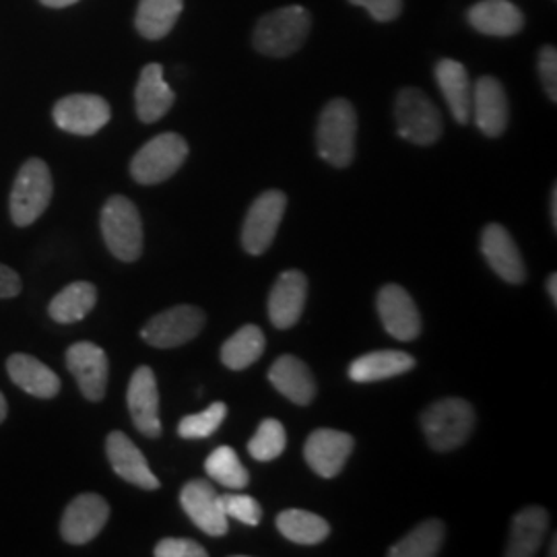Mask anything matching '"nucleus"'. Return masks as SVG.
<instances>
[{"label":"nucleus","instance_id":"a211bd4d","mask_svg":"<svg viewBox=\"0 0 557 557\" xmlns=\"http://www.w3.org/2000/svg\"><path fill=\"white\" fill-rule=\"evenodd\" d=\"M481 252L492 271L506 283L520 285L527 278V267L520 257L517 242L499 223H490L481 234Z\"/></svg>","mask_w":557,"mask_h":557},{"label":"nucleus","instance_id":"473e14b6","mask_svg":"<svg viewBox=\"0 0 557 557\" xmlns=\"http://www.w3.org/2000/svg\"><path fill=\"white\" fill-rule=\"evenodd\" d=\"M207 475L230 490H244L250 483V475L242 465L238 455L230 446L215 448L205 460Z\"/></svg>","mask_w":557,"mask_h":557},{"label":"nucleus","instance_id":"37998d69","mask_svg":"<svg viewBox=\"0 0 557 557\" xmlns=\"http://www.w3.org/2000/svg\"><path fill=\"white\" fill-rule=\"evenodd\" d=\"M549 209H552V225H554V230H557V186H554V190H552Z\"/></svg>","mask_w":557,"mask_h":557},{"label":"nucleus","instance_id":"f03ea898","mask_svg":"<svg viewBox=\"0 0 557 557\" xmlns=\"http://www.w3.org/2000/svg\"><path fill=\"white\" fill-rule=\"evenodd\" d=\"M356 108L343 98L329 101L320 114L317 128L320 158L335 168H347L356 158Z\"/></svg>","mask_w":557,"mask_h":557},{"label":"nucleus","instance_id":"72a5a7b5","mask_svg":"<svg viewBox=\"0 0 557 557\" xmlns=\"http://www.w3.org/2000/svg\"><path fill=\"white\" fill-rule=\"evenodd\" d=\"M287 446V434L283 423L277 419H264L255 434V438L248 442L250 457L259 462H269L283 455Z\"/></svg>","mask_w":557,"mask_h":557},{"label":"nucleus","instance_id":"a878e982","mask_svg":"<svg viewBox=\"0 0 557 557\" xmlns=\"http://www.w3.org/2000/svg\"><path fill=\"white\" fill-rule=\"evenodd\" d=\"M7 372L11 380L36 398H52L60 393V379L40 359L27 354H15L7 359Z\"/></svg>","mask_w":557,"mask_h":557},{"label":"nucleus","instance_id":"39448f33","mask_svg":"<svg viewBox=\"0 0 557 557\" xmlns=\"http://www.w3.org/2000/svg\"><path fill=\"white\" fill-rule=\"evenodd\" d=\"M52 176L50 168L44 161L34 158L21 165L20 174L13 182L11 190V220L15 225L25 227L40 220L41 213L48 209L52 200Z\"/></svg>","mask_w":557,"mask_h":557},{"label":"nucleus","instance_id":"7ed1b4c3","mask_svg":"<svg viewBox=\"0 0 557 557\" xmlns=\"http://www.w3.org/2000/svg\"><path fill=\"white\" fill-rule=\"evenodd\" d=\"M421 428L434 450L448 453L471 436L475 411L465 398H442L421 413Z\"/></svg>","mask_w":557,"mask_h":557},{"label":"nucleus","instance_id":"f3484780","mask_svg":"<svg viewBox=\"0 0 557 557\" xmlns=\"http://www.w3.org/2000/svg\"><path fill=\"white\" fill-rule=\"evenodd\" d=\"M471 119L475 120L479 131L485 137L496 139L504 135L508 120H510V106L504 85L496 77H481L473 87V101H471Z\"/></svg>","mask_w":557,"mask_h":557},{"label":"nucleus","instance_id":"412c9836","mask_svg":"<svg viewBox=\"0 0 557 557\" xmlns=\"http://www.w3.org/2000/svg\"><path fill=\"white\" fill-rule=\"evenodd\" d=\"M176 101V94L163 79V66L158 62L147 64L140 71L139 83L135 89L137 116L145 124H153L163 119Z\"/></svg>","mask_w":557,"mask_h":557},{"label":"nucleus","instance_id":"393cba45","mask_svg":"<svg viewBox=\"0 0 557 557\" xmlns=\"http://www.w3.org/2000/svg\"><path fill=\"white\" fill-rule=\"evenodd\" d=\"M436 81L455 120L458 124H467L471 120L473 101V85L467 69L458 60H440L436 64Z\"/></svg>","mask_w":557,"mask_h":557},{"label":"nucleus","instance_id":"dca6fc26","mask_svg":"<svg viewBox=\"0 0 557 557\" xmlns=\"http://www.w3.org/2000/svg\"><path fill=\"white\" fill-rule=\"evenodd\" d=\"M380 320L388 335L398 341H413L421 333V317L413 298L400 285L388 283L379 292Z\"/></svg>","mask_w":557,"mask_h":557},{"label":"nucleus","instance_id":"2eb2a0df","mask_svg":"<svg viewBox=\"0 0 557 557\" xmlns=\"http://www.w3.org/2000/svg\"><path fill=\"white\" fill-rule=\"evenodd\" d=\"M356 442L338 430H314L304 446V457L310 469L324 479L337 478L347 458L351 457Z\"/></svg>","mask_w":557,"mask_h":557},{"label":"nucleus","instance_id":"79ce46f5","mask_svg":"<svg viewBox=\"0 0 557 557\" xmlns=\"http://www.w3.org/2000/svg\"><path fill=\"white\" fill-rule=\"evenodd\" d=\"M40 2L46 4V7H52V9H64V7H71V4H75L79 0H40Z\"/></svg>","mask_w":557,"mask_h":557},{"label":"nucleus","instance_id":"2f4dec72","mask_svg":"<svg viewBox=\"0 0 557 557\" xmlns=\"http://www.w3.org/2000/svg\"><path fill=\"white\" fill-rule=\"evenodd\" d=\"M446 537V527L438 518H430L416 527L407 537L391 547V557H434Z\"/></svg>","mask_w":557,"mask_h":557},{"label":"nucleus","instance_id":"58836bf2","mask_svg":"<svg viewBox=\"0 0 557 557\" xmlns=\"http://www.w3.org/2000/svg\"><path fill=\"white\" fill-rule=\"evenodd\" d=\"M349 2L363 7L379 23L397 20L403 11V0H349Z\"/></svg>","mask_w":557,"mask_h":557},{"label":"nucleus","instance_id":"423d86ee","mask_svg":"<svg viewBox=\"0 0 557 557\" xmlns=\"http://www.w3.org/2000/svg\"><path fill=\"white\" fill-rule=\"evenodd\" d=\"M395 120L398 137L421 147L436 143L444 131V122L436 103L416 87H405L398 91Z\"/></svg>","mask_w":557,"mask_h":557},{"label":"nucleus","instance_id":"ea45409f","mask_svg":"<svg viewBox=\"0 0 557 557\" xmlns=\"http://www.w3.org/2000/svg\"><path fill=\"white\" fill-rule=\"evenodd\" d=\"M21 294V277L7 264H0V299L15 298Z\"/></svg>","mask_w":557,"mask_h":557},{"label":"nucleus","instance_id":"b1692460","mask_svg":"<svg viewBox=\"0 0 557 557\" xmlns=\"http://www.w3.org/2000/svg\"><path fill=\"white\" fill-rule=\"evenodd\" d=\"M549 529V512L541 506H529L512 518L510 539L506 547L508 557L537 556Z\"/></svg>","mask_w":557,"mask_h":557},{"label":"nucleus","instance_id":"a19ab883","mask_svg":"<svg viewBox=\"0 0 557 557\" xmlns=\"http://www.w3.org/2000/svg\"><path fill=\"white\" fill-rule=\"evenodd\" d=\"M547 294L552 296L554 306H557V273H552L549 278H547Z\"/></svg>","mask_w":557,"mask_h":557},{"label":"nucleus","instance_id":"f704fd0d","mask_svg":"<svg viewBox=\"0 0 557 557\" xmlns=\"http://www.w3.org/2000/svg\"><path fill=\"white\" fill-rule=\"evenodd\" d=\"M227 416V405L225 403H213L209 405L205 411L195 413V416H186L182 418L178 425L180 438L184 440H202L213 436L223 423V419Z\"/></svg>","mask_w":557,"mask_h":557},{"label":"nucleus","instance_id":"6ab92c4d","mask_svg":"<svg viewBox=\"0 0 557 557\" xmlns=\"http://www.w3.org/2000/svg\"><path fill=\"white\" fill-rule=\"evenodd\" d=\"M106 455L119 478L143 490H160V479L153 475L147 458L126 434L112 432L106 440Z\"/></svg>","mask_w":557,"mask_h":557},{"label":"nucleus","instance_id":"4c0bfd02","mask_svg":"<svg viewBox=\"0 0 557 557\" xmlns=\"http://www.w3.org/2000/svg\"><path fill=\"white\" fill-rule=\"evenodd\" d=\"M539 77L549 100L557 101V52L554 46H545L539 54Z\"/></svg>","mask_w":557,"mask_h":557},{"label":"nucleus","instance_id":"cd10ccee","mask_svg":"<svg viewBox=\"0 0 557 557\" xmlns=\"http://www.w3.org/2000/svg\"><path fill=\"white\" fill-rule=\"evenodd\" d=\"M98 304V289L89 281H75L54 296L48 306L50 319L60 324H71L85 319Z\"/></svg>","mask_w":557,"mask_h":557},{"label":"nucleus","instance_id":"c9c22d12","mask_svg":"<svg viewBox=\"0 0 557 557\" xmlns=\"http://www.w3.org/2000/svg\"><path fill=\"white\" fill-rule=\"evenodd\" d=\"M223 512L227 518H236L242 524L248 527H257L262 518V508L259 502L250 496H242V494H225L220 496Z\"/></svg>","mask_w":557,"mask_h":557},{"label":"nucleus","instance_id":"4468645a","mask_svg":"<svg viewBox=\"0 0 557 557\" xmlns=\"http://www.w3.org/2000/svg\"><path fill=\"white\" fill-rule=\"evenodd\" d=\"M128 411L135 428L147 438H160V393L158 380L149 366H140L135 370L131 384H128Z\"/></svg>","mask_w":557,"mask_h":557},{"label":"nucleus","instance_id":"e433bc0d","mask_svg":"<svg viewBox=\"0 0 557 557\" xmlns=\"http://www.w3.org/2000/svg\"><path fill=\"white\" fill-rule=\"evenodd\" d=\"M156 557H207V549L193 539L168 537L153 549Z\"/></svg>","mask_w":557,"mask_h":557},{"label":"nucleus","instance_id":"a18cd8bd","mask_svg":"<svg viewBox=\"0 0 557 557\" xmlns=\"http://www.w3.org/2000/svg\"><path fill=\"white\" fill-rule=\"evenodd\" d=\"M556 547H557V539L554 537V541H552V556H557Z\"/></svg>","mask_w":557,"mask_h":557},{"label":"nucleus","instance_id":"5701e85b","mask_svg":"<svg viewBox=\"0 0 557 557\" xmlns=\"http://www.w3.org/2000/svg\"><path fill=\"white\" fill-rule=\"evenodd\" d=\"M269 382L296 405H310L317 397V380L296 356H281L269 370Z\"/></svg>","mask_w":557,"mask_h":557},{"label":"nucleus","instance_id":"c756f323","mask_svg":"<svg viewBox=\"0 0 557 557\" xmlns=\"http://www.w3.org/2000/svg\"><path fill=\"white\" fill-rule=\"evenodd\" d=\"M264 347V333L257 324H246L223 343L221 361L230 370H246L262 358Z\"/></svg>","mask_w":557,"mask_h":557},{"label":"nucleus","instance_id":"9d476101","mask_svg":"<svg viewBox=\"0 0 557 557\" xmlns=\"http://www.w3.org/2000/svg\"><path fill=\"white\" fill-rule=\"evenodd\" d=\"M52 116L57 126L64 133L91 137L100 133L101 128L110 122L112 110H110V103L100 96L75 94L57 101Z\"/></svg>","mask_w":557,"mask_h":557},{"label":"nucleus","instance_id":"0eeeda50","mask_svg":"<svg viewBox=\"0 0 557 557\" xmlns=\"http://www.w3.org/2000/svg\"><path fill=\"white\" fill-rule=\"evenodd\" d=\"M188 158V143L176 133H163L145 143L131 161V176L143 186L172 178Z\"/></svg>","mask_w":557,"mask_h":557},{"label":"nucleus","instance_id":"1a4fd4ad","mask_svg":"<svg viewBox=\"0 0 557 557\" xmlns=\"http://www.w3.org/2000/svg\"><path fill=\"white\" fill-rule=\"evenodd\" d=\"M285 209L287 197L281 190H267L252 202L242 227V246L248 255L259 257L271 248Z\"/></svg>","mask_w":557,"mask_h":557},{"label":"nucleus","instance_id":"c03bdc74","mask_svg":"<svg viewBox=\"0 0 557 557\" xmlns=\"http://www.w3.org/2000/svg\"><path fill=\"white\" fill-rule=\"evenodd\" d=\"M7 400H4V397H2V393H0V423L7 419Z\"/></svg>","mask_w":557,"mask_h":557},{"label":"nucleus","instance_id":"aec40b11","mask_svg":"<svg viewBox=\"0 0 557 557\" xmlns=\"http://www.w3.org/2000/svg\"><path fill=\"white\" fill-rule=\"evenodd\" d=\"M308 298V278L301 271H285L271 289L269 319L281 331L292 329L304 312Z\"/></svg>","mask_w":557,"mask_h":557},{"label":"nucleus","instance_id":"f257e3e1","mask_svg":"<svg viewBox=\"0 0 557 557\" xmlns=\"http://www.w3.org/2000/svg\"><path fill=\"white\" fill-rule=\"evenodd\" d=\"M312 27L308 9L292 4L260 17L255 29V48L264 57L283 59L298 52Z\"/></svg>","mask_w":557,"mask_h":557},{"label":"nucleus","instance_id":"7c9ffc66","mask_svg":"<svg viewBox=\"0 0 557 557\" xmlns=\"http://www.w3.org/2000/svg\"><path fill=\"white\" fill-rule=\"evenodd\" d=\"M278 533L298 545H319L331 535V524L308 510H285L277 517Z\"/></svg>","mask_w":557,"mask_h":557},{"label":"nucleus","instance_id":"6e6552de","mask_svg":"<svg viewBox=\"0 0 557 557\" xmlns=\"http://www.w3.org/2000/svg\"><path fill=\"white\" fill-rule=\"evenodd\" d=\"M207 317L197 306H174L149 320L143 326L140 337L151 347L174 349L199 337Z\"/></svg>","mask_w":557,"mask_h":557},{"label":"nucleus","instance_id":"20e7f679","mask_svg":"<svg viewBox=\"0 0 557 557\" xmlns=\"http://www.w3.org/2000/svg\"><path fill=\"white\" fill-rule=\"evenodd\" d=\"M101 234L108 250L122 260L135 262L143 255V221L139 209L126 197H112L101 209Z\"/></svg>","mask_w":557,"mask_h":557},{"label":"nucleus","instance_id":"4be33fe9","mask_svg":"<svg viewBox=\"0 0 557 557\" xmlns=\"http://www.w3.org/2000/svg\"><path fill=\"white\" fill-rule=\"evenodd\" d=\"M469 23L483 36L510 38L524 27V15L510 0H481L467 13Z\"/></svg>","mask_w":557,"mask_h":557},{"label":"nucleus","instance_id":"ddd939ff","mask_svg":"<svg viewBox=\"0 0 557 557\" xmlns=\"http://www.w3.org/2000/svg\"><path fill=\"white\" fill-rule=\"evenodd\" d=\"M66 368L77 380L83 397L94 400V403L106 397L110 363H108V356L100 345L89 343V341H81V343L71 345L66 351Z\"/></svg>","mask_w":557,"mask_h":557},{"label":"nucleus","instance_id":"9b49d317","mask_svg":"<svg viewBox=\"0 0 557 557\" xmlns=\"http://www.w3.org/2000/svg\"><path fill=\"white\" fill-rule=\"evenodd\" d=\"M180 504L186 517L209 537H223L230 529L221 506L220 494L209 481L193 479L180 492Z\"/></svg>","mask_w":557,"mask_h":557},{"label":"nucleus","instance_id":"bb28decb","mask_svg":"<svg viewBox=\"0 0 557 557\" xmlns=\"http://www.w3.org/2000/svg\"><path fill=\"white\" fill-rule=\"evenodd\" d=\"M413 368H416L413 356L397 349H384V351H372L368 356H361L356 361H351L349 379L358 384H368V382L395 379L411 372Z\"/></svg>","mask_w":557,"mask_h":557},{"label":"nucleus","instance_id":"c85d7f7f","mask_svg":"<svg viewBox=\"0 0 557 557\" xmlns=\"http://www.w3.org/2000/svg\"><path fill=\"white\" fill-rule=\"evenodd\" d=\"M184 0H140L135 27L147 40L165 38L182 15Z\"/></svg>","mask_w":557,"mask_h":557},{"label":"nucleus","instance_id":"f8f14e48","mask_svg":"<svg viewBox=\"0 0 557 557\" xmlns=\"http://www.w3.org/2000/svg\"><path fill=\"white\" fill-rule=\"evenodd\" d=\"M110 518L108 502L98 494H81L60 520V535L71 545H85L98 537Z\"/></svg>","mask_w":557,"mask_h":557}]
</instances>
